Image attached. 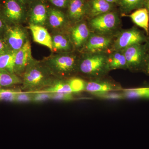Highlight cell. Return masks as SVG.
Instances as JSON below:
<instances>
[{"label": "cell", "instance_id": "19", "mask_svg": "<svg viewBox=\"0 0 149 149\" xmlns=\"http://www.w3.org/2000/svg\"><path fill=\"white\" fill-rule=\"evenodd\" d=\"M16 52L13 51L0 55V69L15 73V61Z\"/></svg>", "mask_w": 149, "mask_h": 149}, {"label": "cell", "instance_id": "27", "mask_svg": "<svg viewBox=\"0 0 149 149\" xmlns=\"http://www.w3.org/2000/svg\"><path fill=\"white\" fill-rule=\"evenodd\" d=\"M51 100L58 101L70 102L75 100L73 93H51Z\"/></svg>", "mask_w": 149, "mask_h": 149}, {"label": "cell", "instance_id": "29", "mask_svg": "<svg viewBox=\"0 0 149 149\" xmlns=\"http://www.w3.org/2000/svg\"><path fill=\"white\" fill-rule=\"evenodd\" d=\"M51 100V93L42 91L33 92L32 102L40 103Z\"/></svg>", "mask_w": 149, "mask_h": 149}, {"label": "cell", "instance_id": "4", "mask_svg": "<svg viewBox=\"0 0 149 149\" xmlns=\"http://www.w3.org/2000/svg\"><path fill=\"white\" fill-rule=\"evenodd\" d=\"M49 65L51 70L62 77L69 76L78 70L75 57L69 55L56 56L50 61Z\"/></svg>", "mask_w": 149, "mask_h": 149}, {"label": "cell", "instance_id": "14", "mask_svg": "<svg viewBox=\"0 0 149 149\" xmlns=\"http://www.w3.org/2000/svg\"><path fill=\"white\" fill-rule=\"evenodd\" d=\"M129 16L135 24L143 29L148 35L149 14L147 8H139L130 14Z\"/></svg>", "mask_w": 149, "mask_h": 149}, {"label": "cell", "instance_id": "15", "mask_svg": "<svg viewBox=\"0 0 149 149\" xmlns=\"http://www.w3.org/2000/svg\"><path fill=\"white\" fill-rule=\"evenodd\" d=\"M68 6V14L72 19L80 20L85 15V6L83 0H69Z\"/></svg>", "mask_w": 149, "mask_h": 149}, {"label": "cell", "instance_id": "16", "mask_svg": "<svg viewBox=\"0 0 149 149\" xmlns=\"http://www.w3.org/2000/svg\"><path fill=\"white\" fill-rule=\"evenodd\" d=\"M90 31L85 23L78 24L74 27L72 32V38L74 45L80 47L85 42L90 36Z\"/></svg>", "mask_w": 149, "mask_h": 149}, {"label": "cell", "instance_id": "22", "mask_svg": "<svg viewBox=\"0 0 149 149\" xmlns=\"http://www.w3.org/2000/svg\"><path fill=\"white\" fill-rule=\"evenodd\" d=\"M111 6L105 0H92L91 5V14L95 17L108 12Z\"/></svg>", "mask_w": 149, "mask_h": 149}, {"label": "cell", "instance_id": "20", "mask_svg": "<svg viewBox=\"0 0 149 149\" xmlns=\"http://www.w3.org/2000/svg\"><path fill=\"white\" fill-rule=\"evenodd\" d=\"M22 83V80L15 73L0 69V88L10 87Z\"/></svg>", "mask_w": 149, "mask_h": 149}, {"label": "cell", "instance_id": "9", "mask_svg": "<svg viewBox=\"0 0 149 149\" xmlns=\"http://www.w3.org/2000/svg\"><path fill=\"white\" fill-rule=\"evenodd\" d=\"M123 88L117 84L108 81L94 80L85 82V91L93 93L121 91Z\"/></svg>", "mask_w": 149, "mask_h": 149}, {"label": "cell", "instance_id": "34", "mask_svg": "<svg viewBox=\"0 0 149 149\" xmlns=\"http://www.w3.org/2000/svg\"><path fill=\"white\" fill-rule=\"evenodd\" d=\"M18 1L25 5V4L27 3H32H32L34 2L36 0H18Z\"/></svg>", "mask_w": 149, "mask_h": 149}, {"label": "cell", "instance_id": "6", "mask_svg": "<svg viewBox=\"0 0 149 149\" xmlns=\"http://www.w3.org/2000/svg\"><path fill=\"white\" fill-rule=\"evenodd\" d=\"M1 12L8 20L19 21L25 14V5L18 0H3Z\"/></svg>", "mask_w": 149, "mask_h": 149}, {"label": "cell", "instance_id": "17", "mask_svg": "<svg viewBox=\"0 0 149 149\" xmlns=\"http://www.w3.org/2000/svg\"><path fill=\"white\" fill-rule=\"evenodd\" d=\"M121 93L125 99L149 100V87L123 89Z\"/></svg>", "mask_w": 149, "mask_h": 149}, {"label": "cell", "instance_id": "2", "mask_svg": "<svg viewBox=\"0 0 149 149\" xmlns=\"http://www.w3.org/2000/svg\"><path fill=\"white\" fill-rule=\"evenodd\" d=\"M78 70L82 74L92 78H99L109 71L107 58L102 54L88 56L78 65Z\"/></svg>", "mask_w": 149, "mask_h": 149}, {"label": "cell", "instance_id": "36", "mask_svg": "<svg viewBox=\"0 0 149 149\" xmlns=\"http://www.w3.org/2000/svg\"><path fill=\"white\" fill-rule=\"evenodd\" d=\"M146 4L147 6V9L148 10V11L149 14V0H146Z\"/></svg>", "mask_w": 149, "mask_h": 149}, {"label": "cell", "instance_id": "38", "mask_svg": "<svg viewBox=\"0 0 149 149\" xmlns=\"http://www.w3.org/2000/svg\"></svg>", "mask_w": 149, "mask_h": 149}, {"label": "cell", "instance_id": "26", "mask_svg": "<svg viewBox=\"0 0 149 149\" xmlns=\"http://www.w3.org/2000/svg\"><path fill=\"white\" fill-rule=\"evenodd\" d=\"M21 91L20 90H13L0 88V101L13 102L17 94Z\"/></svg>", "mask_w": 149, "mask_h": 149}, {"label": "cell", "instance_id": "18", "mask_svg": "<svg viewBox=\"0 0 149 149\" xmlns=\"http://www.w3.org/2000/svg\"><path fill=\"white\" fill-rule=\"evenodd\" d=\"M40 91L49 93H73L69 79L54 81L50 86Z\"/></svg>", "mask_w": 149, "mask_h": 149}, {"label": "cell", "instance_id": "13", "mask_svg": "<svg viewBox=\"0 0 149 149\" xmlns=\"http://www.w3.org/2000/svg\"><path fill=\"white\" fill-rule=\"evenodd\" d=\"M25 38L24 32L18 27H14L9 30V44L14 51H17L21 49L25 43Z\"/></svg>", "mask_w": 149, "mask_h": 149}, {"label": "cell", "instance_id": "25", "mask_svg": "<svg viewBox=\"0 0 149 149\" xmlns=\"http://www.w3.org/2000/svg\"><path fill=\"white\" fill-rule=\"evenodd\" d=\"M93 95L97 97L98 98L106 100H125V97L122 93L117 92H107L104 93H93Z\"/></svg>", "mask_w": 149, "mask_h": 149}, {"label": "cell", "instance_id": "12", "mask_svg": "<svg viewBox=\"0 0 149 149\" xmlns=\"http://www.w3.org/2000/svg\"><path fill=\"white\" fill-rule=\"evenodd\" d=\"M111 43V40L107 37L93 35L89 38L86 48L91 52H100L107 49Z\"/></svg>", "mask_w": 149, "mask_h": 149}, {"label": "cell", "instance_id": "37", "mask_svg": "<svg viewBox=\"0 0 149 149\" xmlns=\"http://www.w3.org/2000/svg\"><path fill=\"white\" fill-rule=\"evenodd\" d=\"M3 27V22L2 21L1 19V18H0V29H1V28H2Z\"/></svg>", "mask_w": 149, "mask_h": 149}, {"label": "cell", "instance_id": "3", "mask_svg": "<svg viewBox=\"0 0 149 149\" xmlns=\"http://www.w3.org/2000/svg\"><path fill=\"white\" fill-rule=\"evenodd\" d=\"M128 69L132 70H142L147 60L146 49L141 44L130 46L123 52Z\"/></svg>", "mask_w": 149, "mask_h": 149}, {"label": "cell", "instance_id": "35", "mask_svg": "<svg viewBox=\"0 0 149 149\" xmlns=\"http://www.w3.org/2000/svg\"><path fill=\"white\" fill-rule=\"evenodd\" d=\"M105 1H106L110 3H111L116 2L118 0H105Z\"/></svg>", "mask_w": 149, "mask_h": 149}, {"label": "cell", "instance_id": "33", "mask_svg": "<svg viewBox=\"0 0 149 149\" xmlns=\"http://www.w3.org/2000/svg\"><path fill=\"white\" fill-rule=\"evenodd\" d=\"M5 46L4 44L1 40H0V55L3 53L2 52L5 49Z\"/></svg>", "mask_w": 149, "mask_h": 149}, {"label": "cell", "instance_id": "10", "mask_svg": "<svg viewBox=\"0 0 149 149\" xmlns=\"http://www.w3.org/2000/svg\"><path fill=\"white\" fill-rule=\"evenodd\" d=\"M33 3L30 8V21L32 24L42 26L47 19L49 9L42 1L36 0Z\"/></svg>", "mask_w": 149, "mask_h": 149}, {"label": "cell", "instance_id": "5", "mask_svg": "<svg viewBox=\"0 0 149 149\" xmlns=\"http://www.w3.org/2000/svg\"><path fill=\"white\" fill-rule=\"evenodd\" d=\"M117 23L116 15L113 13L108 12L94 17L91 20L90 24L95 31L105 33L114 29Z\"/></svg>", "mask_w": 149, "mask_h": 149}, {"label": "cell", "instance_id": "23", "mask_svg": "<svg viewBox=\"0 0 149 149\" xmlns=\"http://www.w3.org/2000/svg\"><path fill=\"white\" fill-rule=\"evenodd\" d=\"M47 19L51 27L56 28L63 24L65 21V17L61 11L51 8L49 10Z\"/></svg>", "mask_w": 149, "mask_h": 149}, {"label": "cell", "instance_id": "30", "mask_svg": "<svg viewBox=\"0 0 149 149\" xmlns=\"http://www.w3.org/2000/svg\"><path fill=\"white\" fill-rule=\"evenodd\" d=\"M122 5L128 10L141 8L144 3V0H121Z\"/></svg>", "mask_w": 149, "mask_h": 149}, {"label": "cell", "instance_id": "28", "mask_svg": "<svg viewBox=\"0 0 149 149\" xmlns=\"http://www.w3.org/2000/svg\"><path fill=\"white\" fill-rule=\"evenodd\" d=\"M33 92H22L20 91L17 94L15 98L13 103H24L32 102Z\"/></svg>", "mask_w": 149, "mask_h": 149}, {"label": "cell", "instance_id": "7", "mask_svg": "<svg viewBox=\"0 0 149 149\" xmlns=\"http://www.w3.org/2000/svg\"><path fill=\"white\" fill-rule=\"evenodd\" d=\"M32 52L30 42L27 41L21 49L17 51L15 61L14 72L16 74H23L31 63Z\"/></svg>", "mask_w": 149, "mask_h": 149}, {"label": "cell", "instance_id": "8", "mask_svg": "<svg viewBox=\"0 0 149 149\" xmlns=\"http://www.w3.org/2000/svg\"><path fill=\"white\" fill-rule=\"evenodd\" d=\"M144 40L143 36L139 30L129 29L119 35L116 41V47L118 49H125L130 46L141 44Z\"/></svg>", "mask_w": 149, "mask_h": 149}, {"label": "cell", "instance_id": "31", "mask_svg": "<svg viewBox=\"0 0 149 149\" xmlns=\"http://www.w3.org/2000/svg\"><path fill=\"white\" fill-rule=\"evenodd\" d=\"M54 6L59 8L66 7L68 4V0H48Z\"/></svg>", "mask_w": 149, "mask_h": 149}, {"label": "cell", "instance_id": "11", "mask_svg": "<svg viewBox=\"0 0 149 149\" xmlns=\"http://www.w3.org/2000/svg\"><path fill=\"white\" fill-rule=\"evenodd\" d=\"M29 27L35 42L53 50L52 38L47 29L40 25L32 24Z\"/></svg>", "mask_w": 149, "mask_h": 149}, {"label": "cell", "instance_id": "21", "mask_svg": "<svg viewBox=\"0 0 149 149\" xmlns=\"http://www.w3.org/2000/svg\"><path fill=\"white\" fill-rule=\"evenodd\" d=\"M109 70L117 69H127V62L123 53H115L107 58Z\"/></svg>", "mask_w": 149, "mask_h": 149}, {"label": "cell", "instance_id": "24", "mask_svg": "<svg viewBox=\"0 0 149 149\" xmlns=\"http://www.w3.org/2000/svg\"><path fill=\"white\" fill-rule=\"evenodd\" d=\"M53 50L55 51L67 50L70 45L68 40L62 35H56L52 38Z\"/></svg>", "mask_w": 149, "mask_h": 149}, {"label": "cell", "instance_id": "1", "mask_svg": "<svg viewBox=\"0 0 149 149\" xmlns=\"http://www.w3.org/2000/svg\"><path fill=\"white\" fill-rule=\"evenodd\" d=\"M49 73L47 68L30 63L23 74L22 88L28 92H35L47 88L54 82L50 80Z\"/></svg>", "mask_w": 149, "mask_h": 149}, {"label": "cell", "instance_id": "32", "mask_svg": "<svg viewBox=\"0 0 149 149\" xmlns=\"http://www.w3.org/2000/svg\"><path fill=\"white\" fill-rule=\"evenodd\" d=\"M143 70L146 74L149 75V58H147Z\"/></svg>", "mask_w": 149, "mask_h": 149}]
</instances>
